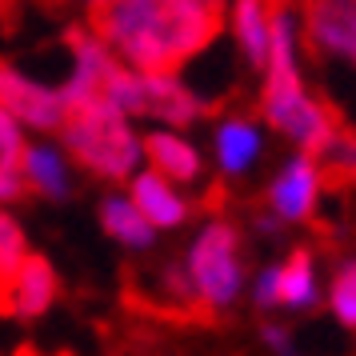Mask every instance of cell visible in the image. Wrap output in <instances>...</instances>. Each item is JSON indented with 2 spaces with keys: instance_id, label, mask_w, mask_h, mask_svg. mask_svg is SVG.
I'll list each match as a JSON object with an SVG mask.
<instances>
[{
  "instance_id": "1",
  "label": "cell",
  "mask_w": 356,
  "mask_h": 356,
  "mask_svg": "<svg viewBox=\"0 0 356 356\" xmlns=\"http://www.w3.org/2000/svg\"><path fill=\"white\" fill-rule=\"evenodd\" d=\"M88 29L136 72H177L225 29V0H100Z\"/></svg>"
},
{
  "instance_id": "2",
  "label": "cell",
  "mask_w": 356,
  "mask_h": 356,
  "mask_svg": "<svg viewBox=\"0 0 356 356\" xmlns=\"http://www.w3.org/2000/svg\"><path fill=\"white\" fill-rule=\"evenodd\" d=\"M260 116L273 124L292 145L321 156V148L337 132V113L332 104H321L305 92L300 68H296V36H292V17L284 4L273 8V36H268V65H264V88H260Z\"/></svg>"
},
{
  "instance_id": "3",
  "label": "cell",
  "mask_w": 356,
  "mask_h": 356,
  "mask_svg": "<svg viewBox=\"0 0 356 356\" xmlns=\"http://www.w3.org/2000/svg\"><path fill=\"white\" fill-rule=\"evenodd\" d=\"M60 145L88 177L97 180H129L140 164L145 145L129 129V116L113 100H92L84 108H72L60 124Z\"/></svg>"
},
{
  "instance_id": "4",
  "label": "cell",
  "mask_w": 356,
  "mask_h": 356,
  "mask_svg": "<svg viewBox=\"0 0 356 356\" xmlns=\"http://www.w3.org/2000/svg\"><path fill=\"white\" fill-rule=\"evenodd\" d=\"M188 276H193L196 300L204 305V312H225L244 289V273H241V232L228 220H209L204 232L193 241L188 248Z\"/></svg>"
},
{
  "instance_id": "5",
  "label": "cell",
  "mask_w": 356,
  "mask_h": 356,
  "mask_svg": "<svg viewBox=\"0 0 356 356\" xmlns=\"http://www.w3.org/2000/svg\"><path fill=\"white\" fill-rule=\"evenodd\" d=\"M0 108L36 132H60V124H65L60 88H49V84L24 76L8 60H0Z\"/></svg>"
},
{
  "instance_id": "6",
  "label": "cell",
  "mask_w": 356,
  "mask_h": 356,
  "mask_svg": "<svg viewBox=\"0 0 356 356\" xmlns=\"http://www.w3.org/2000/svg\"><path fill=\"white\" fill-rule=\"evenodd\" d=\"M305 29L316 56H344L356 68V0H305Z\"/></svg>"
},
{
  "instance_id": "7",
  "label": "cell",
  "mask_w": 356,
  "mask_h": 356,
  "mask_svg": "<svg viewBox=\"0 0 356 356\" xmlns=\"http://www.w3.org/2000/svg\"><path fill=\"white\" fill-rule=\"evenodd\" d=\"M140 116H152L161 124H172V129H188L200 116H209V104L196 97L193 88L172 76V72H140Z\"/></svg>"
},
{
  "instance_id": "8",
  "label": "cell",
  "mask_w": 356,
  "mask_h": 356,
  "mask_svg": "<svg viewBox=\"0 0 356 356\" xmlns=\"http://www.w3.org/2000/svg\"><path fill=\"white\" fill-rule=\"evenodd\" d=\"M316 196H321V168H316V156H308V152H296L284 168H280V177L273 180V188H268V209L280 216V220H308L312 209H316Z\"/></svg>"
},
{
  "instance_id": "9",
  "label": "cell",
  "mask_w": 356,
  "mask_h": 356,
  "mask_svg": "<svg viewBox=\"0 0 356 356\" xmlns=\"http://www.w3.org/2000/svg\"><path fill=\"white\" fill-rule=\"evenodd\" d=\"M56 273H52V264L40 252H29V257L20 260V268L13 273L8 280V312L20 316V321H36V316H44L56 300Z\"/></svg>"
},
{
  "instance_id": "10",
  "label": "cell",
  "mask_w": 356,
  "mask_h": 356,
  "mask_svg": "<svg viewBox=\"0 0 356 356\" xmlns=\"http://www.w3.org/2000/svg\"><path fill=\"white\" fill-rule=\"evenodd\" d=\"M132 200H136V209L145 212L152 228H180L188 220V204H184V196L168 184V177H161L156 168L152 172H140V177L132 180Z\"/></svg>"
},
{
  "instance_id": "11",
  "label": "cell",
  "mask_w": 356,
  "mask_h": 356,
  "mask_svg": "<svg viewBox=\"0 0 356 356\" xmlns=\"http://www.w3.org/2000/svg\"><path fill=\"white\" fill-rule=\"evenodd\" d=\"M140 145H145L148 164H152L161 177H168L172 184H193V180L200 177V168H204L200 152H196L188 140H180L177 132H148Z\"/></svg>"
},
{
  "instance_id": "12",
  "label": "cell",
  "mask_w": 356,
  "mask_h": 356,
  "mask_svg": "<svg viewBox=\"0 0 356 356\" xmlns=\"http://www.w3.org/2000/svg\"><path fill=\"white\" fill-rule=\"evenodd\" d=\"M260 156V129L252 120H225L216 129V164L225 177H244Z\"/></svg>"
},
{
  "instance_id": "13",
  "label": "cell",
  "mask_w": 356,
  "mask_h": 356,
  "mask_svg": "<svg viewBox=\"0 0 356 356\" xmlns=\"http://www.w3.org/2000/svg\"><path fill=\"white\" fill-rule=\"evenodd\" d=\"M100 225H104V232H108L113 241L129 244V248H152V241H156L152 220L136 209L132 196H104V204H100Z\"/></svg>"
},
{
  "instance_id": "14",
  "label": "cell",
  "mask_w": 356,
  "mask_h": 356,
  "mask_svg": "<svg viewBox=\"0 0 356 356\" xmlns=\"http://www.w3.org/2000/svg\"><path fill=\"white\" fill-rule=\"evenodd\" d=\"M29 193L24 180V136H20V120L0 108V204H13Z\"/></svg>"
},
{
  "instance_id": "15",
  "label": "cell",
  "mask_w": 356,
  "mask_h": 356,
  "mask_svg": "<svg viewBox=\"0 0 356 356\" xmlns=\"http://www.w3.org/2000/svg\"><path fill=\"white\" fill-rule=\"evenodd\" d=\"M316 168H321V188H328V193L356 188V132L337 124L332 140L316 156Z\"/></svg>"
},
{
  "instance_id": "16",
  "label": "cell",
  "mask_w": 356,
  "mask_h": 356,
  "mask_svg": "<svg viewBox=\"0 0 356 356\" xmlns=\"http://www.w3.org/2000/svg\"><path fill=\"white\" fill-rule=\"evenodd\" d=\"M24 180L29 188L49 200H68V168L65 156L49 145H24Z\"/></svg>"
},
{
  "instance_id": "17",
  "label": "cell",
  "mask_w": 356,
  "mask_h": 356,
  "mask_svg": "<svg viewBox=\"0 0 356 356\" xmlns=\"http://www.w3.org/2000/svg\"><path fill=\"white\" fill-rule=\"evenodd\" d=\"M316 300H321V292H316L312 252L308 248H292L289 260L280 264V308L305 312V308H316Z\"/></svg>"
},
{
  "instance_id": "18",
  "label": "cell",
  "mask_w": 356,
  "mask_h": 356,
  "mask_svg": "<svg viewBox=\"0 0 356 356\" xmlns=\"http://www.w3.org/2000/svg\"><path fill=\"white\" fill-rule=\"evenodd\" d=\"M24 257H29V241H24L20 225L8 212H0V284L4 289H8V280H13V273L20 268Z\"/></svg>"
},
{
  "instance_id": "19",
  "label": "cell",
  "mask_w": 356,
  "mask_h": 356,
  "mask_svg": "<svg viewBox=\"0 0 356 356\" xmlns=\"http://www.w3.org/2000/svg\"><path fill=\"white\" fill-rule=\"evenodd\" d=\"M328 305L337 312V321L344 328H356V260L348 264H340V273L332 276V296H328Z\"/></svg>"
},
{
  "instance_id": "20",
  "label": "cell",
  "mask_w": 356,
  "mask_h": 356,
  "mask_svg": "<svg viewBox=\"0 0 356 356\" xmlns=\"http://www.w3.org/2000/svg\"><path fill=\"white\" fill-rule=\"evenodd\" d=\"M257 308H276L280 305V268H264L257 276V292H252Z\"/></svg>"
},
{
  "instance_id": "21",
  "label": "cell",
  "mask_w": 356,
  "mask_h": 356,
  "mask_svg": "<svg viewBox=\"0 0 356 356\" xmlns=\"http://www.w3.org/2000/svg\"><path fill=\"white\" fill-rule=\"evenodd\" d=\"M260 337H264V344H268V348H273L276 356H296V353H292V332L284 328V324L264 321V328H260Z\"/></svg>"
},
{
  "instance_id": "22",
  "label": "cell",
  "mask_w": 356,
  "mask_h": 356,
  "mask_svg": "<svg viewBox=\"0 0 356 356\" xmlns=\"http://www.w3.org/2000/svg\"><path fill=\"white\" fill-rule=\"evenodd\" d=\"M88 4H100V0H88Z\"/></svg>"
}]
</instances>
